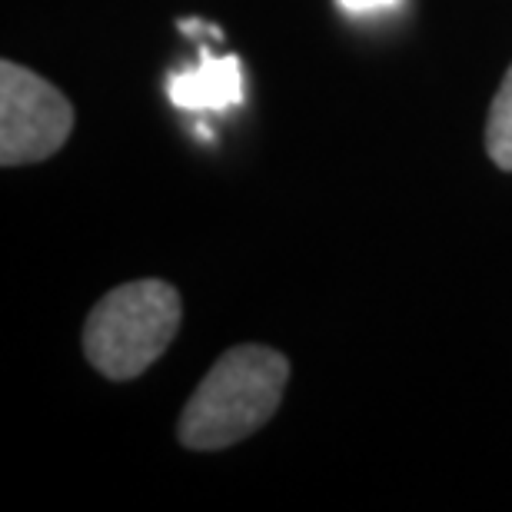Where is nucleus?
<instances>
[{
	"mask_svg": "<svg viewBox=\"0 0 512 512\" xmlns=\"http://www.w3.org/2000/svg\"><path fill=\"white\" fill-rule=\"evenodd\" d=\"M290 380V360L260 343H240L220 356L193 389L177 423L180 446L220 453L273 419Z\"/></svg>",
	"mask_w": 512,
	"mask_h": 512,
	"instance_id": "obj_1",
	"label": "nucleus"
},
{
	"mask_svg": "<svg viewBox=\"0 0 512 512\" xmlns=\"http://www.w3.org/2000/svg\"><path fill=\"white\" fill-rule=\"evenodd\" d=\"M183 320V300L167 280L114 286L84 323V356L114 383L137 380L163 353Z\"/></svg>",
	"mask_w": 512,
	"mask_h": 512,
	"instance_id": "obj_2",
	"label": "nucleus"
},
{
	"mask_svg": "<svg viewBox=\"0 0 512 512\" xmlns=\"http://www.w3.org/2000/svg\"><path fill=\"white\" fill-rule=\"evenodd\" d=\"M74 133V107L67 94L34 70L0 64V163L27 167L50 160Z\"/></svg>",
	"mask_w": 512,
	"mask_h": 512,
	"instance_id": "obj_3",
	"label": "nucleus"
},
{
	"mask_svg": "<svg viewBox=\"0 0 512 512\" xmlns=\"http://www.w3.org/2000/svg\"><path fill=\"white\" fill-rule=\"evenodd\" d=\"M170 100L183 110H227L243 100V67L237 54L213 57L200 44V67L170 80Z\"/></svg>",
	"mask_w": 512,
	"mask_h": 512,
	"instance_id": "obj_4",
	"label": "nucleus"
},
{
	"mask_svg": "<svg viewBox=\"0 0 512 512\" xmlns=\"http://www.w3.org/2000/svg\"><path fill=\"white\" fill-rule=\"evenodd\" d=\"M486 153L499 170L512 173V67L506 70L486 117Z\"/></svg>",
	"mask_w": 512,
	"mask_h": 512,
	"instance_id": "obj_5",
	"label": "nucleus"
},
{
	"mask_svg": "<svg viewBox=\"0 0 512 512\" xmlns=\"http://www.w3.org/2000/svg\"><path fill=\"white\" fill-rule=\"evenodd\" d=\"M389 4H396V0H340V7L353 10V14H366V10H380Z\"/></svg>",
	"mask_w": 512,
	"mask_h": 512,
	"instance_id": "obj_6",
	"label": "nucleus"
}]
</instances>
